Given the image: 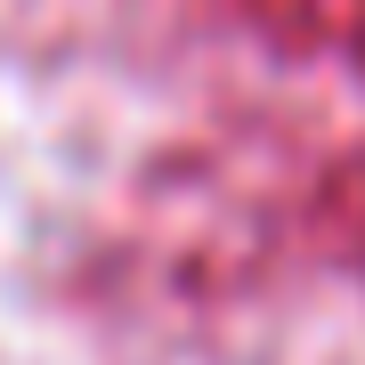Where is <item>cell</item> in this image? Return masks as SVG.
I'll return each mask as SVG.
<instances>
[{"label":"cell","instance_id":"6da1fadb","mask_svg":"<svg viewBox=\"0 0 365 365\" xmlns=\"http://www.w3.org/2000/svg\"><path fill=\"white\" fill-rule=\"evenodd\" d=\"M252 25L300 57H357L365 66V0H244Z\"/></svg>","mask_w":365,"mask_h":365}]
</instances>
